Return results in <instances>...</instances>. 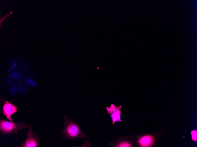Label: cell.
<instances>
[{
  "label": "cell",
  "instance_id": "1",
  "mask_svg": "<svg viewBox=\"0 0 197 147\" xmlns=\"http://www.w3.org/2000/svg\"><path fill=\"white\" fill-rule=\"evenodd\" d=\"M63 116L65 121L61 132L65 140L80 139L83 138L88 137L81 130L79 124L75 119H71L64 114Z\"/></svg>",
  "mask_w": 197,
  "mask_h": 147
},
{
  "label": "cell",
  "instance_id": "2",
  "mask_svg": "<svg viewBox=\"0 0 197 147\" xmlns=\"http://www.w3.org/2000/svg\"><path fill=\"white\" fill-rule=\"evenodd\" d=\"M27 128V125L23 122H15L0 119V133L2 135L9 136L16 134L18 131Z\"/></svg>",
  "mask_w": 197,
  "mask_h": 147
},
{
  "label": "cell",
  "instance_id": "3",
  "mask_svg": "<svg viewBox=\"0 0 197 147\" xmlns=\"http://www.w3.org/2000/svg\"><path fill=\"white\" fill-rule=\"evenodd\" d=\"M40 144L41 141L38 136L34 132L31 125H29L26 138L20 147H37Z\"/></svg>",
  "mask_w": 197,
  "mask_h": 147
},
{
  "label": "cell",
  "instance_id": "4",
  "mask_svg": "<svg viewBox=\"0 0 197 147\" xmlns=\"http://www.w3.org/2000/svg\"><path fill=\"white\" fill-rule=\"evenodd\" d=\"M17 109L12 102L6 101L3 105L2 113L10 121L13 122L11 117L12 114L17 112Z\"/></svg>",
  "mask_w": 197,
  "mask_h": 147
},
{
  "label": "cell",
  "instance_id": "5",
  "mask_svg": "<svg viewBox=\"0 0 197 147\" xmlns=\"http://www.w3.org/2000/svg\"><path fill=\"white\" fill-rule=\"evenodd\" d=\"M121 106H119L116 107L113 104L111 105L109 108L107 107L106 108L109 114L111 115L112 120V124H113L115 122L119 121H121L120 119L121 109Z\"/></svg>",
  "mask_w": 197,
  "mask_h": 147
},
{
  "label": "cell",
  "instance_id": "6",
  "mask_svg": "<svg viewBox=\"0 0 197 147\" xmlns=\"http://www.w3.org/2000/svg\"><path fill=\"white\" fill-rule=\"evenodd\" d=\"M154 142V138L150 135H147L142 137L138 141L141 147H150Z\"/></svg>",
  "mask_w": 197,
  "mask_h": 147
},
{
  "label": "cell",
  "instance_id": "7",
  "mask_svg": "<svg viewBox=\"0 0 197 147\" xmlns=\"http://www.w3.org/2000/svg\"><path fill=\"white\" fill-rule=\"evenodd\" d=\"M116 147H132V146L129 143L126 141H122Z\"/></svg>",
  "mask_w": 197,
  "mask_h": 147
},
{
  "label": "cell",
  "instance_id": "8",
  "mask_svg": "<svg viewBox=\"0 0 197 147\" xmlns=\"http://www.w3.org/2000/svg\"><path fill=\"white\" fill-rule=\"evenodd\" d=\"M193 140L196 141L197 140V131L193 130L191 132Z\"/></svg>",
  "mask_w": 197,
  "mask_h": 147
},
{
  "label": "cell",
  "instance_id": "9",
  "mask_svg": "<svg viewBox=\"0 0 197 147\" xmlns=\"http://www.w3.org/2000/svg\"><path fill=\"white\" fill-rule=\"evenodd\" d=\"M13 13V12L12 11H11L10 13L6 15V16H4V17H1L0 18V28H1V25L2 24V23H3V21H4V20L8 16H9L11 14H12Z\"/></svg>",
  "mask_w": 197,
  "mask_h": 147
}]
</instances>
